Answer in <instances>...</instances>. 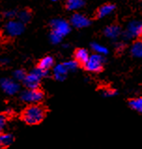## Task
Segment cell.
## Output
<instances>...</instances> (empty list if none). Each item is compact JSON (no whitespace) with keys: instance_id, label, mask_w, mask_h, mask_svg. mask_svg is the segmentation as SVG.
<instances>
[{"instance_id":"1","label":"cell","mask_w":142,"mask_h":149,"mask_svg":"<svg viewBox=\"0 0 142 149\" xmlns=\"http://www.w3.org/2000/svg\"><path fill=\"white\" fill-rule=\"evenodd\" d=\"M45 117V110L40 105L31 104L23 113L24 121L28 125H37Z\"/></svg>"},{"instance_id":"2","label":"cell","mask_w":142,"mask_h":149,"mask_svg":"<svg viewBox=\"0 0 142 149\" xmlns=\"http://www.w3.org/2000/svg\"><path fill=\"white\" fill-rule=\"evenodd\" d=\"M104 58L100 54H93L90 55L89 59L84 64V69L91 72H100L104 68Z\"/></svg>"},{"instance_id":"3","label":"cell","mask_w":142,"mask_h":149,"mask_svg":"<svg viewBox=\"0 0 142 149\" xmlns=\"http://www.w3.org/2000/svg\"><path fill=\"white\" fill-rule=\"evenodd\" d=\"M43 97H44V94L39 89H27V90L24 91L21 95V99L23 101L26 102V103L30 104H37L38 102H40Z\"/></svg>"},{"instance_id":"4","label":"cell","mask_w":142,"mask_h":149,"mask_svg":"<svg viewBox=\"0 0 142 149\" xmlns=\"http://www.w3.org/2000/svg\"><path fill=\"white\" fill-rule=\"evenodd\" d=\"M24 30V24L20 21L10 20L5 25V32L10 37L20 36Z\"/></svg>"},{"instance_id":"5","label":"cell","mask_w":142,"mask_h":149,"mask_svg":"<svg viewBox=\"0 0 142 149\" xmlns=\"http://www.w3.org/2000/svg\"><path fill=\"white\" fill-rule=\"evenodd\" d=\"M51 28H53V32L57 34V35H59L62 38L64 36H66V34H68L70 31L69 24L64 20H61V19L53 20L51 23Z\"/></svg>"},{"instance_id":"6","label":"cell","mask_w":142,"mask_h":149,"mask_svg":"<svg viewBox=\"0 0 142 149\" xmlns=\"http://www.w3.org/2000/svg\"><path fill=\"white\" fill-rule=\"evenodd\" d=\"M0 84H1V87L4 92L7 93L8 95H15L20 89L19 84L11 79H2Z\"/></svg>"},{"instance_id":"7","label":"cell","mask_w":142,"mask_h":149,"mask_svg":"<svg viewBox=\"0 0 142 149\" xmlns=\"http://www.w3.org/2000/svg\"><path fill=\"white\" fill-rule=\"evenodd\" d=\"M41 78L38 75H37L34 71H31L29 74H26L25 78L24 79V86L28 89H36L39 86Z\"/></svg>"},{"instance_id":"8","label":"cell","mask_w":142,"mask_h":149,"mask_svg":"<svg viewBox=\"0 0 142 149\" xmlns=\"http://www.w3.org/2000/svg\"><path fill=\"white\" fill-rule=\"evenodd\" d=\"M71 24L77 28H82L88 26L90 24V20L82 14L75 13L71 17Z\"/></svg>"},{"instance_id":"9","label":"cell","mask_w":142,"mask_h":149,"mask_svg":"<svg viewBox=\"0 0 142 149\" xmlns=\"http://www.w3.org/2000/svg\"><path fill=\"white\" fill-rule=\"evenodd\" d=\"M89 56L90 55H89L88 51L85 49H82V48L77 49L74 53L75 61L78 64H80V65H84L89 59Z\"/></svg>"},{"instance_id":"10","label":"cell","mask_w":142,"mask_h":149,"mask_svg":"<svg viewBox=\"0 0 142 149\" xmlns=\"http://www.w3.org/2000/svg\"><path fill=\"white\" fill-rule=\"evenodd\" d=\"M114 8L115 6L113 4H105L96 10V17L97 18H103V17L110 14L114 10Z\"/></svg>"},{"instance_id":"11","label":"cell","mask_w":142,"mask_h":149,"mask_svg":"<svg viewBox=\"0 0 142 149\" xmlns=\"http://www.w3.org/2000/svg\"><path fill=\"white\" fill-rule=\"evenodd\" d=\"M67 70L66 68L64 67V64H60V65H57L54 68L53 70V75L54 78L57 81H64V79L66 78V73H67Z\"/></svg>"},{"instance_id":"12","label":"cell","mask_w":142,"mask_h":149,"mask_svg":"<svg viewBox=\"0 0 142 149\" xmlns=\"http://www.w3.org/2000/svg\"><path fill=\"white\" fill-rule=\"evenodd\" d=\"M13 142V137L11 134L8 133H0V147L1 148H6L10 146Z\"/></svg>"},{"instance_id":"13","label":"cell","mask_w":142,"mask_h":149,"mask_svg":"<svg viewBox=\"0 0 142 149\" xmlns=\"http://www.w3.org/2000/svg\"><path fill=\"white\" fill-rule=\"evenodd\" d=\"M53 63H54V60L53 57L45 56L39 61V63H38V65H37V68L45 70H48L49 69H51V68L53 66Z\"/></svg>"},{"instance_id":"14","label":"cell","mask_w":142,"mask_h":149,"mask_svg":"<svg viewBox=\"0 0 142 149\" xmlns=\"http://www.w3.org/2000/svg\"><path fill=\"white\" fill-rule=\"evenodd\" d=\"M84 5V0H67L66 7L69 10H76L82 8Z\"/></svg>"},{"instance_id":"15","label":"cell","mask_w":142,"mask_h":149,"mask_svg":"<svg viewBox=\"0 0 142 149\" xmlns=\"http://www.w3.org/2000/svg\"><path fill=\"white\" fill-rule=\"evenodd\" d=\"M128 31L130 32L132 36H139L142 35V24L141 23H132L129 26Z\"/></svg>"},{"instance_id":"16","label":"cell","mask_w":142,"mask_h":149,"mask_svg":"<svg viewBox=\"0 0 142 149\" xmlns=\"http://www.w3.org/2000/svg\"><path fill=\"white\" fill-rule=\"evenodd\" d=\"M129 105L133 110L142 113V97L132 99L131 100H129Z\"/></svg>"},{"instance_id":"17","label":"cell","mask_w":142,"mask_h":149,"mask_svg":"<svg viewBox=\"0 0 142 149\" xmlns=\"http://www.w3.org/2000/svg\"><path fill=\"white\" fill-rule=\"evenodd\" d=\"M17 15H18L19 21L23 24L28 23L30 21V19H31V12L27 10H24L18 12V14Z\"/></svg>"},{"instance_id":"18","label":"cell","mask_w":142,"mask_h":149,"mask_svg":"<svg viewBox=\"0 0 142 149\" xmlns=\"http://www.w3.org/2000/svg\"><path fill=\"white\" fill-rule=\"evenodd\" d=\"M132 54L135 56L142 57V40L135 42L132 47Z\"/></svg>"},{"instance_id":"19","label":"cell","mask_w":142,"mask_h":149,"mask_svg":"<svg viewBox=\"0 0 142 149\" xmlns=\"http://www.w3.org/2000/svg\"><path fill=\"white\" fill-rule=\"evenodd\" d=\"M120 33V27L116 26V25H111V26L107 27V29L105 30V34L106 36L110 37V38H114L117 37Z\"/></svg>"},{"instance_id":"20","label":"cell","mask_w":142,"mask_h":149,"mask_svg":"<svg viewBox=\"0 0 142 149\" xmlns=\"http://www.w3.org/2000/svg\"><path fill=\"white\" fill-rule=\"evenodd\" d=\"M13 76L15 80L17 81H24L25 76H26V73H25V71L24 70H16L13 73Z\"/></svg>"},{"instance_id":"21","label":"cell","mask_w":142,"mask_h":149,"mask_svg":"<svg viewBox=\"0 0 142 149\" xmlns=\"http://www.w3.org/2000/svg\"><path fill=\"white\" fill-rule=\"evenodd\" d=\"M92 48H93V50L94 51V52H96L98 54H104L107 53V49L104 47V46H101V45L97 44V43H94L92 45Z\"/></svg>"},{"instance_id":"22","label":"cell","mask_w":142,"mask_h":149,"mask_svg":"<svg viewBox=\"0 0 142 149\" xmlns=\"http://www.w3.org/2000/svg\"><path fill=\"white\" fill-rule=\"evenodd\" d=\"M8 119L5 114H0V133H2L6 129Z\"/></svg>"},{"instance_id":"23","label":"cell","mask_w":142,"mask_h":149,"mask_svg":"<svg viewBox=\"0 0 142 149\" xmlns=\"http://www.w3.org/2000/svg\"><path fill=\"white\" fill-rule=\"evenodd\" d=\"M64 67L66 68L67 70H74L77 67H78L79 64L77 63L75 60H71V61H67L66 63H64Z\"/></svg>"},{"instance_id":"24","label":"cell","mask_w":142,"mask_h":149,"mask_svg":"<svg viewBox=\"0 0 142 149\" xmlns=\"http://www.w3.org/2000/svg\"><path fill=\"white\" fill-rule=\"evenodd\" d=\"M50 39H51V40L53 43H59V42L61 41V40H62V37H60L59 35H57V34L51 32V36H50Z\"/></svg>"},{"instance_id":"25","label":"cell","mask_w":142,"mask_h":149,"mask_svg":"<svg viewBox=\"0 0 142 149\" xmlns=\"http://www.w3.org/2000/svg\"><path fill=\"white\" fill-rule=\"evenodd\" d=\"M16 15H17V12L15 10H8V11L5 12V17H7V18H8V19L13 18V17Z\"/></svg>"},{"instance_id":"26","label":"cell","mask_w":142,"mask_h":149,"mask_svg":"<svg viewBox=\"0 0 142 149\" xmlns=\"http://www.w3.org/2000/svg\"><path fill=\"white\" fill-rule=\"evenodd\" d=\"M115 94V92L112 91V90H109V89H107L104 92V95L107 96V97H110V96H113Z\"/></svg>"},{"instance_id":"27","label":"cell","mask_w":142,"mask_h":149,"mask_svg":"<svg viewBox=\"0 0 142 149\" xmlns=\"http://www.w3.org/2000/svg\"><path fill=\"white\" fill-rule=\"evenodd\" d=\"M1 63L4 64V65H6V64L8 63V59H6V58H4V59H2V60H1Z\"/></svg>"},{"instance_id":"28","label":"cell","mask_w":142,"mask_h":149,"mask_svg":"<svg viewBox=\"0 0 142 149\" xmlns=\"http://www.w3.org/2000/svg\"><path fill=\"white\" fill-rule=\"evenodd\" d=\"M53 1H57V0H53Z\"/></svg>"},{"instance_id":"29","label":"cell","mask_w":142,"mask_h":149,"mask_svg":"<svg viewBox=\"0 0 142 149\" xmlns=\"http://www.w3.org/2000/svg\"><path fill=\"white\" fill-rule=\"evenodd\" d=\"M141 38H142V35H141Z\"/></svg>"}]
</instances>
